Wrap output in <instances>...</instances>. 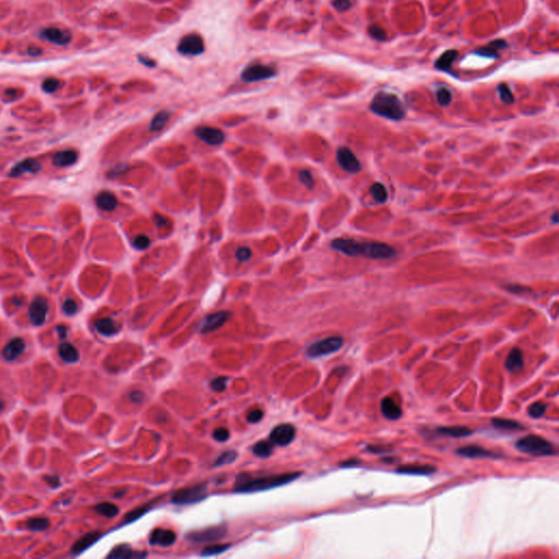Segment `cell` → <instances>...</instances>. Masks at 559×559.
I'll return each mask as SVG.
<instances>
[{
	"label": "cell",
	"mask_w": 559,
	"mask_h": 559,
	"mask_svg": "<svg viewBox=\"0 0 559 559\" xmlns=\"http://www.w3.org/2000/svg\"><path fill=\"white\" fill-rule=\"evenodd\" d=\"M333 250L350 257L364 256L369 259H391L397 256L393 247L382 242H360L351 238H336L331 242Z\"/></svg>",
	"instance_id": "obj_1"
},
{
	"label": "cell",
	"mask_w": 559,
	"mask_h": 559,
	"mask_svg": "<svg viewBox=\"0 0 559 559\" xmlns=\"http://www.w3.org/2000/svg\"><path fill=\"white\" fill-rule=\"evenodd\" d=\"M301 475V472H293L253 478L249 476L248 474H242V475L237 477L234 490L237 493H256V491L269 490L294 482Z\"/></svg>",
	"instance_id": "obj_2"
},
{
	"label": "cell",
	"mask_w": 559,
	"mask_h": 559,
	"mask_svg": "<svg viewBox=\"0 0 559 559\" xmlns=\"http://www.w3.org/2000/svg\"><path fill=\"white\" fill-rule=\"evenodd\" d=\"M370 109L378 115L391 120H401L405 116V106L397 95L380 92L376 94L370 103Z\"/></svg>",
	"instance_id": "obj_3"
},
{
	"label": "cell",
	"mask_w": 559,
	"mask_h": 559,
	"mask_svg": "<svg viewBox=\"0 0 559 559\" xmlns=\"http://www.w3.org/2000/svg\"><path fill=\"white\" fill-rule=\"evenodd\" d=\"M515 448L522 453L534 455V457H549V455L556 454L554 445L543 437L536 435H528L519 439L515 443Z\"/></svg>",
	"instance_id": "obj_4"
},
{
	"label": "cell",
	"mask_w": 559,
	"mask_h": 559,
	"mask_svg": "<svg viewBox=\"0 0 559 559\" xmlns=\"http://www.w3.org/2000/svg\"><path fill=\"white\" fill-rule=\"evenodd\" d=\"M206 484L201 483L190 486V487L183 488L173 495L172 502L178 506L193 505V503L200 502L206 497Z\"/></svg>",
	"instance_id": "obj_5"
},
{
	"label": "cell",
	"mask_w": 559,
	"mask_h": 559,
	"mask_svg": "<svg viewBox=\"0 0 559 559\" xmlns=\"http://www.w3.org/2000/svg\"><path fill=\"white\" fill-rule=\"evenodd\" d=\"M344 344L341 337H330L315 342L308 346L307 355L312 358H318L336 353Z\"/></svg>",
	"instance_id": "obj_6"
},
{
	"label": "cell",
	"mask_w": 559,
	"mask_h": 559,
	"mask_svg": "<svg viewBox=\"0 0 559 559\" xmlns=\"http://www.w3.org/2000/svg\"><path fill=\"white\" fill-rule=\"evenodd\" d=\"M276 75V69L274 67L262 64H254L248 66L245 70L241 72V79L245 82H257L274 77Z\"/></svg>",
	"instance_id": "obj_7"
},
{
	"label": "cell",
	"mask_w": 559,
	"mask_h": 559,
	"mask_svg": "<svg viewBox=\"0 0 559 559\" xmlns=\"http://www.w3.org/2000/svg\"><path fill=\"white\" fill-rule=\"evenodd\" d=\"M204 42L199 34H188L179 41L177 50L181 55L197 56L204 52Z\"/></svg>",
	"instance_id": "obj_8"
},
{
	"label": "cell",
	"mask_w": 559,
	"mask_h": 559,
	"mask_svg": "<svg viewBox=\"0 0 559 559\" xmlns=\"http://www.w3.org/2000/svg\"><path fill=\"white\" fill-rule=\"evenodd\" d=\"M226 527L224 525L218 526H211L208 528H204L201 531L191 532L188 534L187 538L191 540V542L196 543H210V542H216L225 536Z\"/></svg>",
	"instance_id": "obj_9"
},
{
	"label": "cell",
	"mask_w": 559,
	"mask_h": 559,
	"mask_svg": "<svg viewBox=\"0 0 559 559\" xmlns=\"http://www.w3.org/2000/svg\"><path fill=\"white\" fill-rule=\"evenodd\" d=\"M50 311L48 302L42 296L35 297L29 307V317L34 326H42L45 324L47 314Z\"/></svg>",
	"instance_id": "obj_10"
},
{
	"label": "cell",
	"mask_w": 559,
	"mask_h": 559,
	"mask_svg": "<svg viewBox=\"0 0 559 559\" xmlns=\"http://www.w3.org/2000/svg\"><path fill=\"white\" fill-rule=\"evenodd\" d=\"M296 429L291 424L277 425L270 433V440L277 446H288L294 440Z\"/></svg>",
	"instance_id": "obj_11"
},
{
	"label": "cell",
	"mask_w": 559,
	"mask_h": 559,
	"mask_svg": "<svg viewBox=\"0 0 559 559\" xmlns=\"http://www.w3.org/2000/svg\"><path fill=\"white\" fill-rule=\"evenodd\" d=\"M337 160L339 162V165L341 166L344 171L355 174L358 173L362 169L361 162L358 161L356 155L346 147H341L337 152Z\"/></svg>",
	"instance_id": "obj_12"
},
{
	"label": "cell",
	"mask_w": 559,
	"mask_h": 559,
	"mask_svg": "<svg viewBox=\"0 0 559 559\" xmlns=\"http://www.w3.org/2000/svg\"><path fill=\"white\" fill-rule=\"evenodd\" d=\"M229 317H230V313L225 311L209 315L202 323L201 328H200V331H201V333H210L220 329V328L229 319Z\"/></svg>",
	"instance_id": "obj_13"
},
{
	"label": "cell",
	"mask_w": 559,
	"mask_h": 559,
	"mask_svg": "<svg viewBox=\"0 0 559 559\" xmlns=\"http://www.w3.org/2000/svg\"><path fill=\"white\" fill-rule=\"evenodd\" d=\"M194 132L200 140H202L203 142L208 143L209 145H220L225 139L224 132L221 129L213 128V127H198Z\"/></svg>",
	"instance_id": "obj_14"
},
{
	"label": "cell",
	"mask_w": 559,
	"mask_h": 559,
	"mask_svg": "<svg viewBox=\"0 0 559 559\" xmlns=\"http://www.w3.org/2000/svg\"><path fill=\"white\" fill-rule=\"evenodd\" d=\"M42 38L56 45H67L71 41V33L59 28H47L42 31Z\"/></svg>",
	"instance_id": "obj_15"
},
{
	"label": "cell",
	"mask_w": 559,
	"mask_h": 559,
	"mask_svg": "<svg viewBox=\"0 0 559 559\" xmlns=\"http://www.w3.org/2000/svg\"><path fill=\"white\" fill-rule=\"evenodd\" d=\"M176 534L167 528H155L150 535V544L167 547L175 543Z\"/></svg>",
	"instance_id": "obj_16"
},
{
	"label": "cell",
	"mask_w": 559,
	"mask_h": 559,
	"mask_svg": "<svg viewBox=\"0 0 559 559\" xmlns=\"http://www.w3.org/2000/svg\"><path fill=\"white\" fill-rule=\"evenodd\" d=\"M24 349H26V343H24L21 338H15L10 340L7 345L4 348L3 356L6 361L12 362L17 360L22 353Z\"/></svg>",
	"instance_id": "obj_17"
},
{
	"label": "cell",
	"mask_w": 559,
	"mask_h": 559,
	"mask_svg": "<svg viewBox=\"0 0 559 559\" xmlns=\"http://www.w3.org/2000/svg\"><path fill=\"white\" fill-rule=\"evenodd\" d=\"M457 454L464 458L477 459V458H497L498 455L487 449L478 446H466L457 450Z\"/></svg>",
	"instance_id": "obj_18"
},
{
	"label": "cell",
	"mask_w": 559,
	"mask_h": 559,
	"mask_svg": "<svg viewBox=\"0 0 559 559\" xmlns=\"http://www.w3.org/2000/svg\"><path fill=\"white\" fill-rule=\"evenodd\" d=\"M102 536V533L101 532H90L86 535H83L81 538H79L77 542L74 544L71 548V552L74 555H79L83 552L86 549H88L89 547H91L93 544H95L97 540H99Z\"/></svg>",
	"instance_id": "obj_19"
},
{
	"label": "cell",
	"mask_w": 559,
	"mask_h": 559,
	"mask_svg": "<svg viewBox=\"0 0 559 559\" xmlns=\"http://www.w3.org/2000/svg\"><path fill=\"white\" fill-rule=\"evenodd\" d=\"M380 408L382 415L386 418L390 419V421H396V419H399L401 415H402V409L400 408V405L393 399L389 397H386L381 400Z\"/></svg>",
	"instance_id": "obj_20"
},
{
	"label": "cell",
	"mask_w": 559,
	"mask_h": 559,
	"mask_svg": "<svg viewBox=\"0 0 559 559\" xmlns=\"http://www.w3.org/2000/svg\"><path fill=\"white\" fill-rule=\"evenodd\" d=\"M41 168L42 165L39 162L32 159H28L18 163L15 167H12L10 176L11 177H17V176H21L29 173H38L41 171Z\"/></svg>",
	"instance_id": "obj_21"
},
{
	"label": "cell",
	"mask_w": 559,
	"mask_h": 559,
	"mask_svg": "<svg viewBox=\"0 0 559 559\" xmlns=\"http://www.w3.org/2000/svg\"><path fill=\"white\" fill-rule=\"evenodd\" d=\"M505 366L509 370V372H511V373L519 372V370L523 368V366H524L523 353H522L520 349L514 348V349L510 351V353H509L507 360H506V363H505Z\"/></svg>",
	"instance_id": "obj_22"
},
{
	"label": "cell",
	"mask_w": 559,
	"mask_h": 559,
	"mask_svg": "<svg viewBox=\"0 0 559 559\" xmlns=\"http://www.w3.org/2000/svg\"><path fill=\"white\" fill-rule=\"evenodd\" d=\"M95 202L100 209L107 212L115 210L117 206L116 197H115L114 193L109 191H101L100 193H97Z\"/></svg>",
	"instance_id": "obj_23"
},
{
	"label": "cell",
	"mask_w": 559,
	"mask_h": 559,
	"mask_svg": "<svg viewBox=\"0 0 559 559\" xmlns=\"http://www.w3.org/2000/svg\"><path fill=\"white\" fill-rule=\"evenodd\" d=\"M508 45L505 41L502 40H496L494 42H491L487 46L479 48V50L475 51L476 54L481 55V56L484 57H487V58H498L499 57V55H498V52L500 50H503V48H506Z\"/></svg>",
	"instance_id": "obj_24"
},
{
	"label": "cell",
	"mask_w": 559,
	"mask_h": 559,
	"mask_svg": "<svg viewBox=\"0 0 559 559\" xmlns=\"http://www.w3.org/2000/svg\"><path fill=\"white\" fill-rule=\"evenodd\" d=\"M78 160V152L75 150H64L54 155L53 162L57 166H69L75 164Z\"/></svg>",
	"instance_id": "obj_25"
},
{
	"label": "cell",
	"mask_w": 559,
	"mask_h": 559,
	"mask_svg": "<svg viewBox=\"0 0 559 559\" xmlns=\"http://www.w3.org/2000/svg\"><path fill=\"white\" fill-rule=\"evenodd\" d=\"M147 556L145 552H135L129 545H119L117 547H115L111 552H109V555L107 556L108 558H114V559H129V558H135V557H144Z\"/></svg>",
	"instance_id": "obj_26"
},
{
	"label": "cell",
	"mask_w": 559,
	"mask_h": 559,
	"mask_svg": "<svg viewBox=\"0 0 559 559\" xmlns=\"http://www.w3.org/2000/svg\"><path fill=\"white\" fill-rule=\"evenodd\" d=\"M435 472V467L430 465H403L397 469V473L408 474V475H429Z\"/></svg>",
	"instance_id": "obj_27"
},
{
	"label": "cell",
	"mask_w": 559,
	"mask_h": 559,
	"mask_svg": "<svg viewBox=\"0 0 559 559\" xmlns=\"http://www.w3.org/2000/svg\"><path fill=\"white\" fill-rule=\"evenodd\" d=\"M95 328L99 333L105 337H112L119 330L118 325L112 318H103L95 323Z\"/></svg>",
	"instance_id": "obj_28"
},
{
	"label": "cell",
	"mask_w": 559,
	"mask_h": 559,
	"mask_svg": "<svg viewBox=\"0 0 559 559\" xmlns=\"http://www.w3.org/2000/svg\"><path fill=\"white\" fill-rule=\"evenodd\" d=\"M58 354L60 358L66 363H77L79 361V352L74 345L70 343H62L58 348Z\"/></svg>",
	"instance_id": "obj_29"
},
{
	"label": "cell",
	"mask_w": 559,
	"mask_h": 559,
	"mask_svg": "<svg viewBox=\"0 0 559 559\" xmlns=\"http://www.w3.org/2000/svg\"><path fill=\"white\" fill-rule=\"evenodd\" d=\"M437 433L442 436H449L453 437V438H461V437H466L471 435L473 431L467 427L463 426H448V427H439L436 429Z\"/></svg>",
	"instance_id": "obj_30"
},
{
	"label": "cell",
	"mask_w": 559,
	"mask_h": 559,
	"mask_svg": "<svg viewBox=\"0 0 559 559\" xmlns=\"http://www.w3.org/2000/svg\"><path fill=\"white\" fill-rule=\"evenodd\" d=\"M493 426L497 429L500 430H508V431H515V430H522L524 429L523 425L519 422L512 421V419H506V418H493L491 421Z\"/></svg>",
	"instance_id": "obj_31"
},
{
	"label": "cell",
	"mask_w": 559,
	"mask_h": 559,
	"mask_svg": "<svg viewBox=\"0 0 559 559\" xmlns=\"http://www.w3.org/2000/svg\"><path fill=\"white\" fill-rule=\"evenodd\" d=\"M458 56L457 51H447L443 53L441 56L436 60L435 67L437 69L442 71H448L451 68V66L454 62V59Z\"/></svg>",
	"instance_id": "obj_32"
},
{
	"label": "cell",
	"mask_w": 559,
	"mask_h": 559,
	"mask_svg": "<svg viewBox=\"0 0 559 559\" xmlns=\"http://www.w3.org/2000/svg\"><path fill=\"white\" fill-rule=\"evenodd\" d=\"M169 117H171V114H169L167 111H162L160 113H157L155 116L152 119L151 124H150V130L151 131H160L162 130L164 127L166 126V124L168 123Z\"/></svg>",
	"instance_id": "obj_33"
},
{
	"label": "cell",
	"mask_w": 559,
	"mask_h": 559,
	"mask_svg": "<svg viewBox=\"0 0 559 559\" xmlns=\"http://www.w3.org/2000/svg\"><path fill=\"white\" fill-rule=\"evenodd\" d=\"M252 452L259 458H268L273 452V442L261 440L253 446Z\"/></svg>",
	"instance_id": "obj_34"
},
{
	"label": "cell",
	"mask_w": 559,
	"mask_h": 559,
	"mask_svg": "<svg viewBox=\"0 0 559 559\" xmlns=\"http://www.w3.org/2000/svg\"><path fill=\"white\" fill-rule=\"evenodd\" d=\"M95 511L106 518H114L119 513V509L116 505L111 502H101L95 506Z\"/></svg>",
	"instance_id": "obj_35"
},
{
	"label": "cell",
	"mask_w": 559,
	"mask_h": 559,
	"mask_svg": "<svg viewBox=\"0 0 559 559\" xmlns=\"http://www.w3.org/2000/svg\"><path fill=\"white\" fill-rule=\"evenodd\" d=\"M370 193H372L375 201H377L378 203H384L388 199V192L386 187L381 183H375L372 187H370Z\"/></svg>",
	"instance_id": "obj_36"
},
{
	"label": "cell",
	"mask_w": 559,
	"mask_h": 559,
	"mask_svg": "<svg viewBox=\"0 0 559 559\" xmlns=\"http://www.w3.org/2000/svg\"><path fill=\"white\" fill-rule=\"evenodd\" d=\"M27 526L31 531H44L50 526V521L46 518H31L28 520Z\"/></svg>",
	"instance_id": "obj_37"
},
{
	"label": "cell",
	"mask_w": 559,
	"mask_h": 559,
	"mask_svg": "<svg viewBox=\"0 0 559 559\" xmlns=\"http://www.w3.org/2000/svg\"><path fill=\"white\" fill-rule=\"evenodd\" d=\"M153 503L154 502H150V503H148V505H144V506H141V507H139L137 509L131 510L130 512L126 514L125 522H132V521L139 519L140 516H142L144 513H147L149 511V510L152 508L151 506L153 505Z\"/></svg>",
	"instance_id": "obj_38"
},
{
	"label": "cell",
	"mask_w": 559,
	"mask_h": 559,
	"mask_svg": "<svg viewBox=\"0 0 559 559\" xmlns=\"http://www.w3.org/2000/svg\"><path fill=\"white\" fill-rule=\"evenodd\" d=\"M229 546H230L229 544H213V545L206 546V547L202 550L201 556L209 557V556H215L218 554H222V552L229 548Z\"/></svg>",
	"instance_id": "obj_39"
},
{
	"label": "cell",
	"mask_w": 559,
	"mask_h": 559,
	"mask_svg": "<svg viewBox=\"0 0 559 559\" xmlns=\"http://www.w3.org/2000/svg\"><path fill=\"white\" fill-rule=\"evenodd\" d=\"M546 409H547V405H546L543 402H539V401H538V402H535V403H533V404L528 406L527 413H528V415H530L533 418H539L545 414Z\"/></svg>",
	"instance_id": "obj_40"
},
{
	"label": "cell",
	"mask_w": 559,
	"mask_h": 559,
	"mask_svg": "<svg viewBox=\"0 0 559 559\" xmlns=\"http://www.w3.org/2000/svg\"><path fill=\"white\" fill-rule=\"evenodd\" d=\"M436 97H437V102H438L441 106H447L451 103L452 94L447 88H440L437 90Z\"/></svg>",
	"instance_id": "obj_41"
},
{
	"label": "cell",
	"mask_w": 559,
	"mask_h": 559,
	"mask_svg": "<svg viewBox=\"0 0 559 559\" xmlns=\"http://www.w3.org/2000/svg\"><path fill=\"white\" fill-rule=\"evenodd\" d=\"M236 459H237V452L236 451H226V452L222 453L220 457L217 458L214 465L215 466H221V465L230 464V463H233Z\"/></svg>",
	"instance_id": "obj_42"
},
{
	"label": "cell",
	"mask_w": 559,
	"mask_h": 559,
	"mask_svg": "<svg viewBox=\"0 0 559 559\" xmlns=\"http://www.w3.org/2000/svg\"><path fill=\"white\" fill-rule=\"evenodd\" d=\"M498 92H499L500 95V99L503 103H507V104H512L514 102V97L513 94L511 92V90L509 89V87L507 84H500L499 87H498Z\"/></svg>",
	"instance_id": "obj_43"
},
{
	"label": "cell",
	"mask_w": 559,
	"mask_h": 559,
	"mask_svg": "<svg viewBox=\"0 0 559 559\" xmlns=\"http://www.w3.org/2000/svg\"><path fill=\"white\" fill-rule=\"evenodd\" d=\"M60 84H62V82H60L58 79L48 78L43 82V86H42V87H43V90L45 91V92L53 93V92H56V91L59 89Z\"/></svg>",
	"instance_id": "obj_44"
},
{
	"label": "cell",
	"mask_w": 559,
	"mask_h": 559,
	"mask_svg": "<svg viewBox=\"0 0 559 559\" xmlns=\"http://www.w3.org/2000/svg\"><path fill=\"white\" fill-rule=\"evenodd\" d=\"M227 380V377H217V378L211 381V388L216 392H222L226 389Z\"/></svg>",
	"instance_id": "obj_45"
},
{
	"label": "cell",
	"mask_w": 559,
	"mask_h": 559,
	"mask_svg": "<svg viewBox=\"0 0 559 559\" xmlns=\"http://www.w3.org/2000/svg\"><path fill=\"white\" fill-rule=\"evenodd\" d=\"M151 245V239L147 235H138L135 239H133V246H135L139 250H143L147 249Z\"/></svg>",
	"instance_id": "obj_46"
},
{
	"label": "cell",
	"mask_w": 559,
	"mask_h": 559,
	"mask_svg": "<svg viewBox=\"0 0 559 559\" xmlns=\"http://www.w3.org/2000/svg\"><path fill=\"white\" fill-rule=\"evenodd\" d=\"M368 33L373 39H375L377 41H385L386 38H387V34H386L385 30L380 28V27H378V26L370 27L368 29Z\"/></svg>",
	"instance_id": "obj_47"
},
{
	"label": "cell",
	"mask_w": 559,
	"mask_h": 559,
	"mask_svg": "<svg viewBox=\"0 0 559 559\" xmlns=\"http://www.w3.org/2000/svg\"><path fill=\"white\" fill-rule=\"evenodd\" d=\"M229 435H230V434H229V430L226 429V428H223V427H220V428L215 429V430L213 431V434H212V436H213V438H214L216 441H218V442H224V441L228 440V439H229Z\"/></svg>",
	"instance_id": "obj_48"
},
{
	"label": "cell",
	"mask_w": 559,
	"mask_h": 559,
	"mask_svg": "<svg viewBox=\"0 0 559 559\" xmlns=\"http://www.w3.org/2000/svg\"><path fill=\"white\" fill-rule=\"evenodd\" d=\"M300 179L302 183L308 188V189H312V188L315 186L314 177L309 171H302L300 173Z\"/></svg>",
	"instance_id": "obj_49"
},
{
	"label": "cell",
	"mask_w": 559,
	"mask_h": 559,
	"mask_svg": "<svg viewBox=\"0 0 559 559\" xmlns=\"http://www.w3.org/2000/svg\"><path fill=\"white\" fill-rule=\"evenodd\" d=\"M63 311L66 315L72 316L78 312V305L74 300H67L63 305Z\"/></svg>",
	"instance_id": "obj_50"
},
{
	"label": "cell",
	"mask_w": 559,
	"mask_h": 559,
	"mask_svg": "<svg viewBox=\"0 0 559 559\" xmlns=\"http://www.w3.org/2000/svg\"><path fill=\"white\" fill-rule=\"evenodd\" d=\"M250 257H251V251L249 248L240 247V248L237 249V251H236L237 260L241 261V262H245V261L250 259Z\"/></svg>",
	"instance_id": "obj_51"
},
{
	"label": "cell",
	"mask_w": 559,
	"mask_h": 559,
	"mask_svg": "<svg viewBox=\"0 0 559 559\" xmlns=\"http://www.w3.org/2000/svg\"><path fill=\"white\" fill-rule=\"evenodd\" d=\"M263 417V412L261 410H253L247 415V421L251 424H256L260 422Z\"/></svg>",
	"instance_id": "obj_52"
},
{
	"label": "cell",
	"mask_w": 559,
	"mask_h": 559,
	"mask_svg": "<svg viewBox=\"0 0 559 559\" xmlns=\"http://www.w3.org/2000/svg\"><path fill=\"white\" fill-rule=\"evenodd\" d=\"M351 0H333V7L338 11H346L351 8Z\"/></svg>",
	"instance_id": "obj_53"
},
{
	"label": "cell",
	"mask_w": 559,
	"mask_h": 559,
	"mask_svg": "<svg viewBox=\"0 0 559 559\" xmlns=\"http://www.w3.org/2000/svg\"><path fill=\"white\" fill-rule=\"evenodd\" d=\"M44 481L52 486V487H58L60 485V478L56 475H45L44 476Z\"/></svg>",
	"instance_id": "obj_54"
},
{
	"label": "cell",
	"mask_w": 559,
	"mask_h": 559,
	"mask_svg": "<svg viewBox=\"0 0 559 559\" xmlns=\"http://www.w3.org/2000/svg\"><path fill=\"white\" fill-rule=\"evenodd\" d=\"M154 221L156 223V225L160 226V227L167 226L168 223H169L167 218L164 215H161V214H155L154 215Z\"/></svg>",
	"instance_id": "obj_55"
},
{
	"label": "cell",
	"mask_w": 559,
	"mask_h": 559,
	"mask_svg": "<svg viewBox=\"0 0 559 559\" xmlns=\"http://www.w3.org/2000/svg\"><path fill=\"white\" fill-rule=\"evenodd\" d=\"M138 58H139V62L143 64L144 66H147V67H154L155 66L154 60L151 59V58H148L147 56H142V55H139Z\"/></svg>",
	"instance_id": "obj_56"
},
{
	"label": "cell",
	"mask_w": 559,
	"mask_h": 559,
	"mask_svg": "<svg viewBox=\"0 0 559 559\" xmlns=\"http://www.w3.org/2000/svg\"><path fill=\"white\" fill-rule=\"evenodd\" d=\"M57 331H58L60 339H65L67 337V328L65 326L57 327Z\"/></svg>",
	"instance_id": "obj_57"
},
{
	"label": "cell",
	"mask_w": 559,
	"mask_h": 559,
	"mask_svg": "<svg viewBox=\"0 0 559 559\" xmlns=\"http://www.w3.org/2000/svg\"><path fill=\"white\" fill-rule=\"evenodd\" d=\"M357 464H360V460H356V459H355V460L353 459V460L345 461V462H342V463H341L342 466H346V467H349V466H354V465H357Z\"/></svg>",
	"instance_id": "obj_58"
},
{
	"label": "cell",
	"mask_w": 559,
	"mask_h": 559,
	"mask_svg": "<svg viewBox=\"0 0 559 559\" xmlns=\"http://www.w3.org/2000/svg\"><path fill=\"white\" fill-rule=\"evenodd\" d=\"M510 292H512V293H519V291L521 292H525L526 290L522 287H518V285H512V287H508L507 288Z\"/></svg>",
	"instance_id": "obj_59"
},
{
	"label": "cell",
	"mask_w": 559,
	"mask_h": 559,
	"mask_svg": "<svg viewBox=\"0 0 559 559\" xmlns=\"http://www.w3.org/2000/svg\"><path fill=\"white\" fill-rule=\"evenodd\" d=\"M551 221H552V224H557V223H558V213H557V212H555V213L552 214V216H551Z\"/></svg>",
	"instance_id": "obj_60"
},
{
	"label": "cell",
	"mask_w": 559,
	"mask_h": 559,
	"mask_svg": "<svg viewBox=\"0 0 559 559\" xmlns=\"http://www.w3.org/2000/svg\"><path fill=\"white\" fill-rule=\"evenodd\" d=\"M3 408H4V402H3L2 400H0V410H2Z\"/></svg>",
	"instance_id": "obj_61"
}]
</instances>
